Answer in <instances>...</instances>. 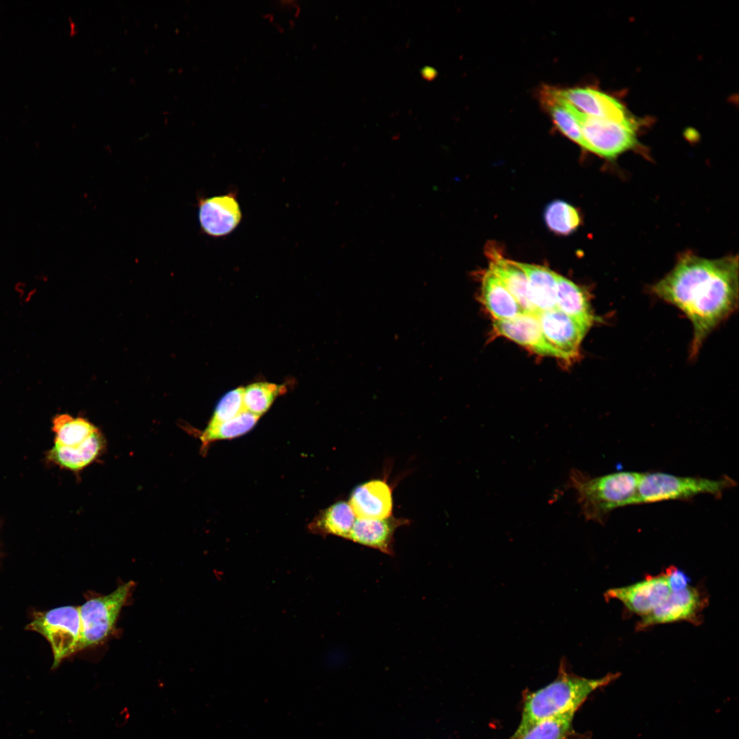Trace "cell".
I'll return each mask as SVG.
<instances>
[{"mask_svg": "<svg viewBox=\"0 0 739 739\" xmlns=\"http://www.w3.org/2000/svg\"><path fill=\"white\" fill-rule=\"evenodd\" d=\"M651 290L692 323L690 356H695L708 335L738 307V257L709 259L686 255Z\"/></svg>", "mask_w": 739, "mask_h": 739, "instance_id": "6da1fadb", "label": "cell"}, {"mask_svg": "<svg viewBox=\"0 0 739 739\" xmlns=\"http://www.w3.org/2000/svg\"><path fill=\"white\" fill-rule=\"evenodd\" d=\"M618 677L608 674L599 679H587L570 673L561 662L556 678L547 686L525 696L521 719L512 738L536 722L568 712H576L589 695Z\"/></svg>", "mask_w": 739, "mask_h": 739, "instance_id": "7a4b0ae2", "label": "cell"}, {"mask_svg": "<svg viewBox=\"0 0 739 739\" xmlns=\"http://www.w3.org/2000/svg\"><path fill=\"white\" fill-rule=\"evenodd\" d=\"M640 474L623 471L594 477L572 469L567 486L575 491L584 519L603 524L613 510L634 505Z\"/></svg>", "mask_w": 739, "mask_h": 739, "instance_id": "3957f363", "label": "cell"}, {"mask_svg": "<svg viewBox=\"0 0 739 739\" xmlns=\"http://www.w3.org/2000/svg\"><path fill=\"white\" fill-rule=\"evenodd\" d=\"M737 485L727 476L718 478L681 476L665 472L641 473L634 505L670 500H686L699 495L721 497Z\"/></svg>", "mask_w": 739, "mask_h": 739, "instance_id": "277c9868", "label": "cell"}, {"mask_svg": "<svg viewBox=\"0 0 739 739\" xmlns=\"http://www.w3.org/2000/svg\"><path fill=\"white\" fill-rule=\"evenodd\" d=\"M133 586L134 582L129 581L109 594L88 598L78 607L81 627L80 650L96 646L109 636Z\"/></svg>", "mask_w": 739, "mask_h": 739, "instance_id": "5b68a950", "label": "cell"}, {"mask_svg": "<svg viewBox=\"0 0 739 739\" xmlns=\"http://www.w3.org/2000/svg\"><path fill=\"white\" fill-rule=\"evenodd\" d=\"M27 629L42 634L50 643L53 654L51 668L80 651L81 627L79 608L58 607L37 613Z\"/></svg>", "mask_w": 739, "mask_h": 739, "instance_id": "8992f818", "label": "cell"}, {"mask_svg": "<svg viewBox=\"0 0 739 739\" xmlns=\"http://www.w3.org/2000/svg\"><path fill=\"white\" fill-rule=\"evenodd\" d=\"M584 148L614 159L637 145L635 123L621 124L588 116L578 110Z\"/></svg>", "mask_w": 739, "mask_h": 739, "instance_id": "52a82bcc", "label": "cell"}, {"mask_svg": "<svg viewBox=\"0 0 739 739\" xmlns=\"http://www.w3.org/2000/svg\"><path fill=\"white\" fill-rule=\"evenodd\" d=\"M538 317L543 337L556 357L571 361L580 355L581 343L590 328L556 308L539 313Z\"/></svg>", "mask_w": 739, "mask_h": 739, "instance_id": "ba28073f", "label": "cell"}, {"mask_svg": "<svg viewBox=\"0 0 739 739\" xmlns=\"http://www.w3.org/2000/svg\"><path fill=\"white\" fill-rule=\"evenodd\" d=\"M706 603V597L701 591L689 585L681 591L671 592L659 606L642 617L636 629L644 630L654 625L679 621L696 623Z\"/></svg>", "mask_w": 739, "mask_h": 739, "instance_id": "9c48e42d", "label": "cell"}, {"mask_svg": "<svg viewBox=\"0 0 739 739\" xmlns=\"http://www.w3.org/2000/svg\"><path fill=\"white\" fill-rule=\"evenodd\" d=\"M198 207L200 229L211 237H220L229 235L242 220V213L235 192L200 198Z\"/></svg>", "mask_w": 739, "mask_h": 739, "instance_id": "30bf717a", "label": "cell"}, {"mask_svg": "<svg viewBox=\"0 0 739 739\" xmlns=\"http://www.w3.org/2000/svg\"><path fill=\"white\" fill-rule=\"evenodd\" d=\"M671 593L664 572L647 576L635 584L607 591L608 598L622 602L631 612L646 616L659 606Z\"/></svg>", "mask_w": 739, "mask_h": 739, "instance_id": "8fae6325", "label": "cell"}, {"mask_svg": "<svg viewBox=\"0 0 739 739\" xmlns=\"http://www.w3.org/2000/svg\"><path fill=\"white\" fill-rule=\"evenodd\" d=\"M560 91L566 101L588 116L621 124L634 123L617 99L598 90L573 88Z\"/></svg>", "mask_w": 739, "mask_h": 739, "instance_id": "7c38bea8", "label": "cell"}, {"mask_svg": "<svg viewBox=\"0 0 739 739\" xmlns=\"http://www.w3.org/2000/svg\"><path fill=\"white\" fill-rule=\"evenodd\" d=\"M356 518L379 519L392 515V488L386 478L363 482L352 491L349 501Z\"/></svg>", "mask_w": 739, "mask_h": 739, "instance_id": "4fadbf2b", "label": "cell"}, {"mask_svg": "<svg viewBox=\"0 0 739 739\" xmlns=\"http://www.w3.org/2000/svg\"><path fill=\"white\" fill-rule=\"evenodd\" d=\"M409 523V519L393 515L379 519L356 518L348 540L393 556L396 530Z\"/></svg>", "mask_w": 739, "mask_h": 739, "instance_id": "5bb4252c", "label": "cell"}, {"mask_svg": "<svg viewBox=\"0 0 739 739\" xmlns=\"http://www.w3.org/2000/svg\"><path fill=\"white\" fill-rule=\"evenodd\" d=\"M494 332L541 355L555 356L554 350L547 343L541 327L538 314L523 313L506 320H495Z\"/></svg>", "mask_w": 739, "mask_h": 739, "instance_id": "9a60e30c", "label": "cell"}, {"mask_svg": "<svg viewBox=\"0 0 739 739\" xmlns=\"http://www.w3.org/2000/svg\"><path fill=\"white\" fill-rule=\"evenodd\" d=\"M105 447V438L99 430L86 441L75 447L54 443L49 450L47 458L49 461L62 468L78 472L97 460L103 454Z\"/></svg>", "mask_w": 739, "mask_h": 739, "instance_id": "2e32d148", "label": "cell"}, {"mask_svg": "<svg viewBox=\"0 0 739 739\" xmlns=\"http://www.w3.org/2000/svg\"><path fill=\"white\" fill-rule=\"evenodd\" d=\"M539 98L558 130L584 148L578 110L563 98L560 89L544 86L539 92Z\"/></svg>", "mask_w": 739, "mask_h": 739, "instance_id": "e0dca14e", "label": "cell"}, {"mask_svg": "<svg viewBox=\"0 0 739 739\" xmlns=\"http://www.w3.org/2000/svg\"><path fill=\"white\" fill-rule=\"evenodd\" d=\"M490 268L513 296L524 313L538 314L530 300L528 278L516 262L504 259L493 249L488 251Z\"/></svg>", "mask_w": 739, "mask_h": 739, "instance_id": "ac0fdd59", "label": "cell"}, {"mask_svg": "<svg viewBox=\"0 0 739 739\" xmlns=\"http://www.w3.org/2000/svg\"><path fill=\"white\" fill-rule=\"evenodd\" d=\"M482 301L495 320H506L524 313L500 278L490 270L482 276Z\"/></svg>", "mask_w": 739, "mask_h": 739, "instance_id": "d6986e66", "label": "cell"}, {"mask_svg": "<svg viewBox=\"0 0 739 739\" xmlns=\"http://www.w3.org/2000/svg\"><path fill=\"white\" fill-rule=\"evenodd\" d=\"M556 309L591 328L596 320L585 289L556 274Z\"/></svg>", "mask_w": 739, "mask_h": 739, "instance_id": "ffe728a7", "label": "cell"}, {"mask_svg": "<svg viewBox=\"0 0 739 739\" xmlns=\"http://www.w3.org/2000/svg\"><path fill=\"white\" fill-rule=\"evenodd\" d=\"M516 263L527 276L530 300L537 313L556 309V273L541 265Z\"/></svg>", "mask_w": 739, "mask_h": 739, "instance_id": "44dd1931", "label": "cell"}, {"mask_svg": "<svg viewBox=\"0 0 739 739\" xmlns=\"http://www.w3.org/2000/svg\"><path fill=\"white\" fill-rule=\"evenodd\" d=\"M356 519L349 502L339 501L321 511L311 522L310 528L317 534L348 540Z\"/></svg>", "mask_w": 739, "mask_h": 739, "instance_id": "7402d4cb", "label": "cell"}, {"mask_svg": "<svg viewBox=\"0 0 739 739\" xmlns=\"http://www.w3.org/2000/svg\"><path fill=\"white\" fill-rule=\"evenodd\" d=\"M99 429L87 419L67 413L55 415L52 420L55 443L66 447L77 446Z\"/></svg>", "mask_w": 739, "mask_h": 739, "instance_id": "603a6c76", "label": "cell"}, {"mask_svg": "<svg viewBox=\"0 0 739 739\" xmlns=\"http://www.w3.org/2000/svg\"><path fill=\"white\" fill-rule=\"evenodd\" d=\"M259 418L257 415L244 411L224 422L207 425L199 435L203 449L213 441L230 439L246 434L255 426Z\"/></svg>", "mask_w": 739, "mask_h": 739, "instance_id": "cb8c5ba5", "label": "cell"}, {"mask_svg": "<svg viewBox=\"0 0 739 739\" xmlns=\"http://www.w3.org/2000/svg\"><path fill=\"white\" fill-rule=\"evenodd\" d=\"M575 713L571 711L541 720L511 739H567L573 732Z\"/></svg>", "mask_w": 739, "mask_h": 739, "instance_id": "d4e9b609", "label": "cell"}, {"mask_svg": "<svg viewBox=\"0 0 739 739\" xmlns=\"http://www.w3.org/2000/svg\"><path fill=\"white\" fill-rule=\"evenodd\" d=\"M544 220L549 230L562 235L574 232L581 222L578 211L569 203L561 200H554L547 205Z\"/></svg>", "mask_w": 739, "mask_h": 739, "instance_id": "484cf974", "label": "cell"}, {"mask_svg": "<svg viewBox=\"0 0 739 739\" xmlns=\"http://www.w3.org/2000/svg\"><path fill=\"white\" fill-rule=\"evenodd\" d=\"M284 387L274 383H256L243 387V402L246 411L260 417L272 404Z\"/></svg>", "mask_w": 739, "mask_h": 739, "instance_id": "4316f807", "label": "cell"}, {"mask_svg": "<svg viewBox=\"0 0 739 739\" xmlns=\"http://www.w3.org/2000/svg\"><path fill=\"white\" fill-rule=\"evenodd\" d=\"M246 411L243 402V387L227 392L218 402L208 425H215L231 419Z\"/></svg>", "mask_w": 739, "mask_h": 739, "instance_id": "83f0119b", "label": "cell"}, {"mask_svg": "<svg viewBox=\"0 0 739 739\" xmlns=\"http://www.w3.org/2000/svg\"><path fill=\"white\" fill-rule=\"evenodd\" d=\"M664 573L671 592L681 591L689 586L690 579L682 570L671 566L666 569Z\"/></svg>", "mask_w": 739, "mask_h": 739, "instance_id": "f1b7e54d", "label": "cell"}]
</instances>
